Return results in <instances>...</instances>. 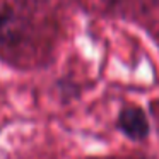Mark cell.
<instances>
[{"label":"cell","mask_w":159,"mask_h":159,"mask_svg":"<svg viewBox=\"0 0 159 159\" xmlns=\"http://www.w3.org/2000/svg\"><path fill=\"white\" fill-rule=\"evenodd\" d=\"M116 125L130 140H144L151 132L147 115L139 106H123L118 113Z\"/></svg>","instance_id":"1"}]
</instances>
